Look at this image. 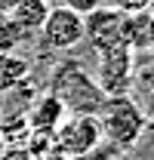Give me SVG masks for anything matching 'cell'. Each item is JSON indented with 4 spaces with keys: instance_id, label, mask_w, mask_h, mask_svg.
I'll list each match as a JSON object with an SVG mask.
<instances>
[{
    "instance_id": "6da1fadb",
    "label": "cell",
    "mask_w": 154,
    "mask_h": 160,
    "mask_svg": "<svg viewBox=\"0 0 154 160\" xmlns=\"http://www.w3.org/2000/svg\"><path fill=\"white\" fill-rule=\"evenodd\" d=\"M49 92L65 105L68 114H99L105 105V92L77 59H62L53 68Z\"/></svg>"
},
{
    "instance_id": "7a4b0ae2",
    "label": "cell",
    "mask_w": 154,
    "mask_h": 160,
    "mask_svg": "<svg viewBox=\"0 0 154 160\" xmlns=\"http://www.w3.org/2000/svg\"><path fill=\"white\" fill-rule=\"evenodd\" d=\"M99 123H102V139L114 151H130L148 129V111L133 96H114L105 99L99 111Z\"/></svg>"
},
{
    "instance_id": "3957f363",
    "label": "cell",
    "mask_w": 154,
    "mask_h": 160,
    "mask_svg": "<svg viewBox=\"0 0 154 160\" xmlns=\"http://www.w3.org/2000/svg\"><path fill=\"white\" fill-rule=\"evenodd\" d=\"M105 145L99 114H68L53 132V151L65 160H83Z\"/></svg>"
},
{
    "instance_id": "277c9868",
    "label": "cell",
    "mask_w": 154,
    "mask_h": 160,
    "mask_svg": "<svg viewBox=\"0 0 154 160\" xmlns=\"http://www.w3.org/2000/svg\"><path fill=\"white\" fill-rule=\"evenodd\" d=\"M133 59H136V52L130 46H114V49H108V52L99 56L93 80L105 92V99L130 96V89H133Z\"/></svg>"
},
{
    "instance_id": "5b68a950",
    "label": "cell",
    "mask_w": 154,
    "mask_h": 160,
    "mask_svg": "<svg viewBox=\"0 0 154 160\" xmlns=\"http://www.w3.org/2000/svg\"><path fill=\"white\" fill-rule=\"evenodd\" d=\"M40 40L46 49H56V52L77 49L83 43V16H77L65 6H53L40 28Z\"/></svg>"
},
{
    "instance_id": "8992f818",
    "label": "cell",
    "mask_w": 154,
    "mask_h": 160,
    "mask_svg": "<svg viewBox=\"0 0 154 160\" xmlns=\"http://www.w3.org/2000/svg\"><path fill=\"white\" fill-rule=\"evenodd\" d=\"M123 12L108 9V6H99L90 16H83V40L90 43V49L102 56L114 46H123Z\"/></svg>"
},
{
    "instance_id": "52a82bcc",
    "label": "cell",
    "mask_w": 154,
    "mask_h": 160,
    "mask_svg": "<svg viewBox=\"0 0 154 160\" xmlns=\"http://www.w3.org/2000/svg\"><path fill=\"white\" fill-rule=\"evenodd\" d=\"M68 117L65 105L53 96V92H40L37 99L28 105V114H25V123L31 132H56L59 123Z\"/></svg>"
},
{
    "instance_id": "ba28073f",
    "label": "cell",
    "mask_w": 154,
    "mask_h": 160,
    "mask_svg": "<svg viewBox=\"0 0 154 160\" xmlns=\"http://www.w3.org/2000/svg\"><path fill=\"white\" fill-rule=\"evenodd\" d=\"M49 0H16V3H9L6 6V12H9V19L19 25L25 34H34L43 28V22L49 16Z\"/></svg>"
},
{
    "instance_id": "9c48e42d",
    "label": "cell",
    "mask_w": 154,
    "mask_h": 160,
    "mask_svg": "<svg viewBox=\"0 0 154 160\" xmlns=\"http://www.w3.org/2000/svg\"><path fill=\"white\" fill-rule=\"evenodd\" d=\"M123 46H130L133 52L151 49V9L133 12L123 19Z\"/></svg>"
},
{
    "instance_id": "30bf717a",
    "label": "cell",
    "mask_w": 154,
    "mask_h": 160,
    "mask_svg": "<svg viewBox=\"0 0 154 160\" xmlns=\"http://www.w3.org/2000/svg\"><path fill=\"white\" fill-rule=\"evenodd\" d=\"M31 74V62L19 52H0V92H13Z\"/></svg>"
},
{
    "instance_id": "8fae6325",
    "label": "cell",
    "mask_w": 154,
    "mask_h": 160,
    "mask_svg": "<svg viewBox=\"0 0 154 160\" xmlns=\"http://www.w3.org/2000/svg\"><path fill=\"white\" fill-rule=\"evenodd\" d=\"M133 89L145 92V96L154 92V49L136 52V59H133Z\"/></svg>"
},
{
    "instance_id": "7c38bea8",
    "label": "cell",
    "mask_w": 154,
    "mask_h": 160,
    "mask_svg": "<svg viewBox=\"0 0 154 160\" xmlns=\"http://www.w3.org/2000/svg\"><path fill=\"white\" fill-rule=\"evenodd\" d=\"M25 37H28V34L9 19V12L0 9V52H16V46H19Z\"/></svg>"
},
{
    "instance_id": "4fadbf2b",
    "label": "cell",
    "mask_w": 154,
    "mask_h": 160,
    "mask_svg": "<svg viewBox=\"0 0 154 160\" xmlns=\"http://www.w3.org/2000/svg\"><path fill=\"white\" fill-rule=\"evenodd\" d=\"M102 6L117 9V12H123V16H133V12H145V9H151L154 0H102Z\"/></svg>"
},
{
    "instance_id": "5bb4252c",
    "label": "cell",
    "mask_w": 154,
    "mask_h": 160,
    "mask_svg": "<svg viewBox=\"0 0 154 160\" xmlns=\"http://www.w3.org/2000/svg\"><path fill=\"white\" fill-rule=\"evenodd\" d=\"M59 6L71 9V12H77V16H90L93 9L102 6V0H59Z\"/></svg>"
},
{
    "instance_id": "9a60e30c",
    "label": "cell",
    "mask_w": 154,
    "mask_h": 160,
    "mask_svg": "<svg viewBox=\"0 0 154 160\" xmlns=\"http://www.w3.org/2000/svg\"><path fill=\"white\" fill-rule=\"evenodd\" d=\"M0 160H34V157L28 154V148H25V145H6V148H3V154H0Z\"/></svg>"
},
{
    "instance_id": "2e32d148",
    "label": "cell",
    "mask_w": 154,
    "mask_h": 160,
    "mask_svg": "<svg viewBox=\"0 0 154 160\" xmlns=\"http://www.w3.org/2000/svg\"><path fill=\"white\" fill-rule=\"evenodd\" d=\"M151 49H154V6H151Z\"/></svg>"
},
{
    "instance_id": "e0dca14e",
    "label": "cell",
    "mask_w": 154,
    "mask_h": 160,
    "mask_svg": "<svg viewBox=\"0 0 154 160\" xmlns=\"http://www.w3.org/2000/svg\"><path fill=\"white\" fill-rule=\"evenodd\" d=\"M3 148H6V139H3V132H0V154H3Z\"/></svg>"
},
{
    "instance_id": "ac0fdd59",
    "label": "cell",
    "mask_w": 154,
    "mask_h": 160,
    "mask_svg": "<svg viewBox=\"0 0 154 160\" xmlns=\"http://www.w3.org/2000/svg\"><path fill=\"white\" fill-rule=\"evenodd\" d=\"M148 111H151V114H154V99H148Z\"/></svg>"
},
{
    "instance_id": "d6986e66",
    "label": "cell",
    "mask_w": 154,
    "mask_h": 160,
    "mask_svg": "<svg viewBox=\"0 0 154 160\" xmlns=\"http://www.w3.org/2000/svg\"><path fill=\"white\" fill-rule=\"evenodd\" d=\"M49 160H65V157H59V154H53V157H49Z\"/></svg>"
},
{
    "instance_id": "ffe728a7",
    "label": "cell",
    "mask_w": 154,
    "mask_h": 160,
    "mask_svg": "<svg viewBox=\"0 0 154 160\" xmlns=\"http://www.w3.org/2000/svg\"><path fill=\"white\" fill-rule=\"evenodd\" d=\"M148 99H154V92H151V96H148Z\"/></svg>"
}]
</instances>
